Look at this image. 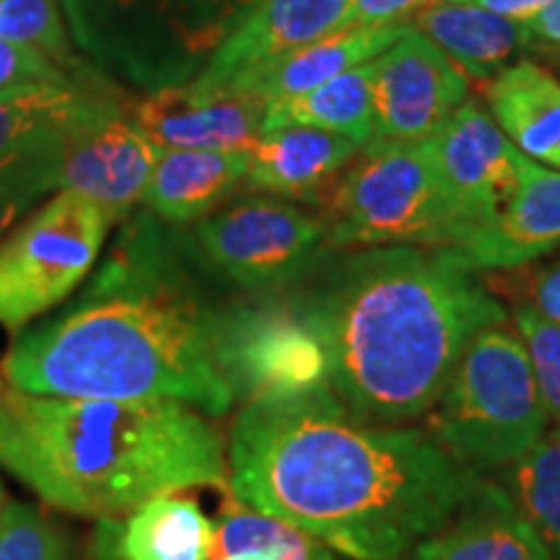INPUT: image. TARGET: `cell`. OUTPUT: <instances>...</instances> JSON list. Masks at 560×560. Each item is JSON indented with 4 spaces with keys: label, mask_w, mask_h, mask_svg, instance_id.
<instances>
[{
    "label": "cell",
    "mask_w": 560,
    "mask_h": 560,
    "mask_svg": "<svg viewBox=\"0 0 560 560\" xmlns=\"http://www.w3.org/2000/svg\"><path fill=\"white\" fill-rule=\"evenodd\" d=\"M5 503V488H3V480H0V509H3Z\"/></svg>",
    "instance_id": "38"
},
{
    "label": "cell",
    "mask_w": 560,
    "mask_h": 560,
    "mask_svg": "<svg viewBox=\"0 0 560 560\" xmlns=\"http://www.w3.org/2000/svg\"><path fill=\"white\" fill-rule=\"evenodd\" d=\"M215 522L195 499L156 495L120 520H100L91 560H210Z\"/></svg>",
    "instance_id": "19"
},
{
    "label": "cell",
    "mask_w": 560,
    "mask_h": 560,
    "mask_svg": "<svg viewBox=\"0 0 560 560\" xmlns=\"http://www.w3.org/2000/svg\"><path fill=\"white\" fill-rule=\"evenodd\" d=\"M524 26H527L532 45L545 47V50L560 55V0H552L550 5H545V9Z\"/></svg>",
    "instance_id": "35"
},
{
    "label": "cell",
    "mask_w": 560,
    "mask_h": 560,
    "mask_svg": "<svg viewBox=\"0 0 560 560\" xmlns=\"http://www.w3.org/2000/svg\"><path fill=\"white\" fill-rule=\"evenodd\" d=\"M221 560H236V558H221Z\"/></svg>",
    "instance_id": "40"
},
{
    "label": "cell",
    "mask_w": 560,
    "mask_h": 560,
    "mask_svg": "<svg viewBox=\"0 0 560 560\" xmlns=\"http://www.w3.org/2000/svg\"><path fill=\"white\" fill-rule=\"evenodd\" d=\"M429 0H353L342 30H355V26H389V24H408L412 13Z\"/></svg>",
    "instance_id": "33"
},
{
    "label": "cell",
    "mask_w": 560,
    "mask_h": 560,
    "mask_svg": "<svg viewBox=\"0 0 560 560\" xmlns=\"http://www.w3.org/2000/svg\"><path fill=\"white\" fill-rule=\"evenodd\" d=\"M210 280L185 226L136 210L86 285L16 335L0 366L5 387L70 400H177L226 416L236 402L226 366L234 304H221Z\"/></svg>",
    "instance_id": "1"
},
{
    "label": "cell",
    "mask_w": 560,
    "mask_h": 560,
    "mask_svg": "<svg viewBox=\"0 0 560 560\" xmlns=\"http://www.w3.org/2000/svg\"><path fill=\"white\" fill-rule=\"evenodd\" d=\"M408 30L410 24H389L335 32L330 37H322L312 45H304L299 50L265 62V66L236 81L229 91H247V94L260 96L268 107L296 100L306 91L338 79L346 70L376 60L402 34H408Z\"/></svg>",
    "instance_id": "21"
},
{
    "label": "cell",
    "mask_w": 560,
    "mask_h": 560,
    "mask_svg": "<svg viewBox=\"0 0 560 560\" xmlns=\"http://www.w3.org/2000/svg\"><path fill=\"white\" fill-rule=\"evenodd\" d=\"M423 429L462 470L493 478L535 450L550 429L527 348L503 325L465 348Z\"/></svg>",
    "instance_id": "5"
},
{
    "label": "cell",
    "mask_w": 560,
    "mask_h": 560,
    "mask_svg": "<svg viewBox=\"0 0 560 560\" xmlns=\"http://www.w3.org/2000/svg\"><path fill=\"white\" fill-rule=\"evenodd\" d=\"M374 140L420 143L470 102L467 75L429 37L410 26L389 50L371 60Z\"/></svg>",
    "instance_id": "11"
},
{
    "label": "cell",
    "mask_w": 560,
    "mask_h": 560,
    "mask_svg": "<svg viewBox=\"0 0 560 560\" xmlns=\"http://www.w3.org/2000/svg\"><path fill=\"white\" fill-rule=\"evenodd\" d=\"M0 39L32 47L79 81H100L70 39L60 0H0Z\"/></svg>",
    "instance_id": "28"
},
{
    "label": "cell",
    "mask_w": 560,
    "mask_h": 560,
    "mask_svg": "<svg viewBox=\"0 0 560 560\" xmlns=\"http://www.w3.org/2000/svg\"><path fill=\"white\" fill-rule=\"evenodd\" d=\"M514 327L527 348L550 425H560V325L520 304L514 310Z\"/></svg>",
    "instance_id": "31"
},
{
    "label": "cell",
    "mask_w": 560,
    "mask_h": 560,
    "mask_svg": "<svg viewBox=\"0 0 560 560\" xmlns=\"http://www.w3.org/2000/svg\"><path fill=\"white\" fill-rule=\"evenodd\" d=\"M159 149L117 109L66 143L58 170V192L94 200L120 226L143 206Z\"/></svg>",
    "instance_id": "14"
},
{
    "label": "cell",
    "mask_w": 560,
    "mask_h": 560,
    "mask_svg": "<svg viewBox=\"0 0 560 560\" xmlns=\"http://www.w3.org/2000/svg\"><path fill=\"white\" fill-rule=\"evenodd\" d=\"M226 462L236 501L350 560H405L478 480L423 425L355 416L330 384L244 402Z\"/></svg>",
    "instance_id": "2"
},
{
    "label": "cell",
    "mask_w": 560,
    "mask_h": 560,
    "mask_svg": "<svg viewBox=\"0 0 560 560\" xmlns=\"http://www.w3.org/2000/svg\"><path fill=\"white\" fill-rule=\"evenodd\" d=\"M187 240L219 283L262 293L296 283L327 249L325 215L289 200L249 198L195 221Z\"/></svg>",
    "instance_id": "9"
},
{
    "label": "cell",
    "mask_w": 560,
    "mask_h": 560,
    "mask_svg": "<svg viewBox=\"0 0 560 560\" xmlns=\"http://www.w3.org/2000/svg\"><path fill=\"white\" fill-rule=\"evenodd\" d=\"M338 560L330 545L296 524L244 506L229 495L219 522L210 560Z\"/></svg>",
    "instance_id": "26"
},
{
    "label": "cell",
    "mask_w": 560,
    "mask_h": 560,
    "mask_svg": "<svg viewBox=\"0 0 560 560\" xmlns=\"http://www.w3.org/2000/svg\"><path fill=\"white\" fill-rule=\"evenodd\" d=\"M482 9L499 13V16L516 21V24H527L540 13L545 5H550L552 0H475Z\"/></svg>",
    "instance_id": "36"
},
{
    "label": "cell",
    "mask_w": 560,
    "mask_h": 560,
    "mask_svg": "<svg viewBox=\"0 0 560 560\" xmlns=\"http://www.w3.org/2000/svg\"><path fill=\"white\" fill-rule=\"evenodd\" d=\"M327 363V384L355 416L423 420L486 327L506 310L444 249H359L296 301Z\"/></svg>",
    "instance_id": "3"
},
{
    "label": "cell",
    "mask_w": 560,
    "mask_h": 560,
    "mask_svg": "<svg viewBox=\"0 0 560 560\" xmlns=\"http://www.w3.org/2000/svg\"><path fill=\"white\" fill-rule=\"evenodd\" d=\"M3 425H5V405H3V397H0V436H3Z\"/></svg>",
    "instance_id": "37"
},
{
    "label": "cell",
    "mask_w": 560,
    "mask_h": 560,
    "mask_svg": "<svg viewBox=\"0 0 560 560\" xmlns=\"http://www.w3.org/2000/svg\"><path fill=\"white\" fill-rule=\"evenodd\" d=\"M115 221L94 200L60 190L0 244V327L21 332L86 283Z\"/></svg>",
    "instance_id": "8"
},
{
    "label": "cell",
    "mask_w": 560,
    "mask_h": 560,
    "mask_svg": "<svg viewBox=\"0 0 560 560\" xmlns=\"http://www.w3.org/2000/svg\"><path fill=\"white\" fill-rule=\"evenodd\" d=\"M363 145L317 128L265 130L249 153L244 187L285 200H312L338 182Z\"/></svg>",
    "instance_id": "20"
},
{
    "label": "cell",
    "mask_w": 560,
    "mask_h": 560,
    "mask_svg": "<svg viewBox=\"0 0 560 560\" xmlns=\"http://www.w3.org/2000/svg\"><path fill=\"white\" fill-rule=\"evenodd\" d=\"M0 397V465L68 514L120 520L156 495L229 482L223 439L185 402L70 400L11 387Z\"/></svg>",
    "instance_id": "4"
},
{
    "label": "cell",
    "mask_w": 560,
    "mask_h": 560,
    "mask_svg": "<svg viewBox=\"0 0 560 560\" xmlns=\"http://www.w3.org/2000/svg\"><path fill=\"white\" fill-rule=\"evenodd\" d=\"M516 511L560 560V425H550L527 457L493 475Z\"/></svg>",
    "instance_id": "27"
},
{
    "label": "cell",
    "mask_w": 560,
    "mask_h": 560,
    "mask_svg": "<svg viewBox=\"0 0 560 560\" xmlns=\"http://www.w3.org/2000/svg\"><path fill=\"white\" fill-rule=\"evenodd\" d=\"M490 117L524 156L560 172V81L520 60L482 83Z\"/></svg>",
    "instance_id": "24"
},
{
    "label": "cell",
    "mask_w": 560,
    "mask_h": 560,
    "mask_svg": "<svg viewBox=\"0 0 560 560\" xmlns=\"http://www.w3.org/2000/svg\"><path fill=\"white\" fill-rule=\"evenodd\" d=\"M247 170V151H161L143 206L172 226H190L240 190Z\"/></svg>",
    "instance_id": "23"
},
{
    "label": "cell",
    "mask_w": 560,
    "mask_h": 560,
    "mask_svg": "<svg viewBox=\"0 0 560 560\" xmlns=\"http://www.w3.org/2000/svg\"><path fill=\"white\" fill-rule=\"evenodd\" d=\"M70 39L104 79L138 94L192 83L240 24L226 0H60Z\"/></svg>",
    "instance_id": "6"
},
{
    "label": "cell",
    "mask_w": 560,
    "mask_h": 560,
    "mask_svg": "<svg viewBox=\"0 0 560 560\" xmlns=\"http://www.w3.org/2000/svg\"><path fill=\"white\" fill-rule=\"evenodd\" d=\"M405 560H552L535 527L493 478H478L452 516Z\"/></svg>",
    "instance_id": "18"
},
{
    "label": "cell",
    "mask_w": 560,
    "mask_h": 560,
    "mask_svg": "<svg viewBox=\"0 0 560 560\" xmlns=\"http://www.w3.org/2000/svg\"><path fill=\"white\" fill-rule=\"evenodd\" d=\"M128 109L132 125L159 151H249L262 136L268 104L247 91L206 94L192 83L140 94Z\"/></svg>",
    "instance_id": "13"
},
{
    "label": "cell",
    "mask_w": 560,
    "mask_h": 560,
    "mask_svg": "<svg viewBox=\"0 0 560 560\" xmlns=\"http://www.w3.org/2000/svg\"><path fill=\"white\" fill-rule=\"evenodd\" d=\"M560 247V172L527 161L522 182L499 213L454 249L462 268L516 270Z\"/></svg>",
    "instance_id": "16"
},
{
    "label": "cell",
    "mask_w": 560,
    "mask_h": 560,
    "mask_svg": "<svg viewBox=\"0 0 560 560\" xmlns=\"http://www.w3.org/2000/svg\"><path fill=\"white\" fill-rule=\"evenodd\" d=\"M122 107L120 89L107 79L5 91L0 94V170L30 153L68 143Z\"/></svg>",
    "instance_id": "17"
},
{
    "label": "cell",
    "mask_w": 560,
    "mask_h": 560,
    "mask_svg": "<svg viewBox=\"0 0 560 560\" xmlns=\"http://www.w3.org/2000/svg\"><path fill=\"white\" fill-rule=\"evenodd\" d=\"M522 304L560 325V257L527 272Z\"/></svg>",
    "instance_id": "34"
},
{
    "label": "cell",
    "mask_w": 560,
    "mask_h": 560,
    "mask_svg": "<svg viewBox=\"0 0 560 560\" xmlns=\"http://www.w3.org/2000/svg\"><path fill=\"white\" fill-rule=\"evenodd\" d=\"M0 560H79L68 532L26 501L0 509Z\"/></svg>",
    "instance_id": "30"
},
{
    "label": "cell",
    "mask_w": 560,
    "mask_h": 560,
    "mask_svg": "<svg viewBox=\"0 0 560 560\" xmlns=\"http://www.w3.org/2000/svg\"><path fill=\"white\" fill-rule=\"evenodd\" d=\"M408 24L429 37L467 79L482 83L514 66L511 60L532 45L527 26L478 3L429 0L412 13Z\"/></svg>",
    "instance_id": "22"
},
{
    "label": "cell",
    "mask_w": 560,
    "mask_h": 560,
    "mask_svg": "<svg viewBox=\"0 0 560 560\" xmlns=\"http://www.w3.org/2000/svg\"><path fill=\"white\" fill-rule=\"evenodd\" d=\"M350 5L353 0H255L192 86L206 94L229 91L265 62L340 32Z\"/></svg>",
    "instance_id": "15"
},
{
    "label": "cell",
    "mask_w": 560,
    "mask_h": 560,
    "mask_svg": "<svg viewBox=\"0 0 560 560\" xmlns=\"http://www.w3.org/2000/svg\"><path fill=\"white\" fill-rule=\"evenodd\" d=\"M423 145L457 223L454 249L499 213L520 187L529 159L478 102L462 104Z\"/></svg>",
    "instance_id": "10"
},
{
    "label": "cell",
    "mask_w": 560,
    "mask_h": 560,
    "mask_svg": "<svg viewBox=\"0 0 560 560\" xmlns=\"http://www.w3.org/2000/svg\"><path fill=\"white\" fill-rule=\"evenodd\" d=\"M278 128H317L369 145L376 138L371 62L346 70L338 79L322 83L296 100L272 104L265 115L262 132Z\"/></svg>",
    "instance_id": "25"
},
{
    "label": "cell",
    "mask_w": 560,
    "mask_h": 560,
    "mask_svg": "<svg viewBox=\"0 0 560 560\" xmlns=\"http://www.w3.org/2000/svg\"><path fill=\"white\" fill-rule=\"evenodd\" d=\"M226 366L242 402L327 384L325 353L296 304L231 306Z\"/></svg>",
    "instance_id": "12"
},
{
    "label": "cell",
    "mask_w": 560,
    "mask_h": 560,
    "mask_svg": "<svg viewBox=\"0 0 560 560\" xmlns=\"http://www.w3.org/2000/svg\"><path fill=\"white\" fill-rule=\"evenodd\" d=\"M66 143L50 145L0 170V244L42 200L58 192V170Z\"/></svg>",
    "instance_id": "29"
},
{
    "label": "cell",
    "mask_w": 560,
    "mask_h": 560,
    "mask_svg": "<svg viewBox=\"0 0 560 560\" xmlns=\"http://www.w3.org/2000/svg\"><path fill=\"white\" fill-rule=\"evenodd\" d=\"M79 81L68 75L58 62L32 50V47L16 45V42L0 39V94L13 89L39 86V83H68Z\"/></svg>",
    "instance_id": "32"
},
{
    "label": "cell",
    "mask_w": 560,
    "mask_h": 560,
    "mask_svg": "<svg viewBox=\"0 0 560 560\" xmlns=\"http://www.w3.org/2000/svg\"><path fill=\"white\" fill-rule=\"evenodd\" d=\"M327 249H450L457 223L423 140H371L335 182L327 200Z\"/></svg>",
    "instance_id": "7"
},
{
    "label": "cell",
    "mask_w": 560,
    "mask_h": 560,
    "mask_svg": "<svg viewBox=\"0 0 560 560\" xmlns=\"http://www.w3.org/2000/svg\"><path fill=\"white\" fill-rule=\"evenodd\" d=\"M450 3H475V0H450Z\"/></svg>",
    "instance_id": "39"
}]
</instances>
